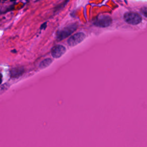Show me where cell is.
Returning <instances> with one entry per match:
<instances>
[{"mask_svg": "<svg viewBox=\"0 0 147 147\" xmlns=\"http://www.w3.org/2000/svg\"><path fill=\"white\" fill-rule=\"evenodd\" d=\"M77 25L76 24H71L63 29L59 30L56 33V38L57 40H62L64 38L68 37L77 29Z\"/></svg>", "mask_w": 147, "mask_h": 147, "instance_id": "obj_1", "label": "cell"}, {"mask_svg": "<svg viewBox=\"0 0 147 147\" xmlns=\"http://www.w3.org/2000/svg\"><path fill=\"white\" fill-rule=\"evenodd\" d=\"M123 19L126 22L130 25H137L142 21V18L140 14L134 12H127L123 16Z\"/></svg>", "mask_w": 147, "mask_h": 147, "instance_id": "obj_2", "label": "cell"}, {"mask_svg": "<svg viewBox=\"0 0 147 147\" xmlns=\"http://www.w3.org/2000/svg\"><path fill=\"white\" fill-rule=\"evenodd\" d=\"M141 11H142V13L144 14V16L145 17H146L147 16V8L146 6H144L141 9Z\"/></svg>", "mask_w": 147, "mask_h": 147, "instance_id": "obj_8", "label": "cell"}, {"mask_svg": "<svg viewBox=\"0 0 147 147\" xmlns=\"http://www.w3.org/2000/svg\"><path fill=\"white\" fill-rule=\"evenodd\" d=\"M66 51V48L62 45H57L51 49V55L54 58H59Z\"/></svg>", "mask_w": 147, "mask_h": 147, "instance_id": "obj_5", "label": "cell"}, {"mask_svg": "<svg viewBox=\"0 0 147 147\" xmlns=\"http://www.w3.org/2000/svg\"><path fill=\"white\" fill-rule=\"evenodd\" d=\"M24 69L22 67H15L11 69L10 71V76L11 78H18L23 74Z\"/></svg>", "mask_w": 147, "mask_h": 147, "instance_id": "obj_6", "label": "cell"}, {"mask_svg": "<svg viewBox=\"0 0 147 147\" xmlns=\"http://www.w3.org/2000/svg\"><path fill=\"white\" fill-rule=\"evenodd\" d=\"M52 60L50 58H47L46 59H44L42 61H41V63H40L39 67L41 69H44L46 67H48L52 63Z\"/></svg>", "mask_w": 147, "mask_h": 147, "instance_id": "obj_7", "label": "cell"}, {"mask_svg": "<svg viewBox=\"0 0 147 147\" xmlns=\"http://www.w3.org/2000/svg\"><path fill=\"white\" fill-rule=\"evenodd\" d=\"M112 23L111 18L107 15H101L98 16L94 21V24L101 28H106L110 26Z\"/></svg>", "mask_w": 147, "mask_h": 147, "instance_id": "obj_3", "label": "cell"}, {"mask_svg": "<svg viewBox=\"0 0 147 147\" xmlns=\"http://www.w3.org/2000/svg\"><path fill=\"white\" fill-rule=\"evenodd\" d=\"M2 82V75L1 74H0V84H1Z\"/></svg>", "mask_w": 147, "mask_h": 147, "instance_id": "obj_9", "label": "cell"}, {"mask_svg": "<svg viewBox=\"0 0 147 147\" xmlns=\"http://www.w3.org/2000/svg\"><path fill=\"white\" fill-rule=\"evenodd\" d=\"M86 38V35L82 32H79L71 36L68 40V44L71 47H74L80 43Z\"/></svg>", "mask_w": 147, "mask_h": 147, "instance_id": "obj_4", "label": "cell"}]
</instances>
